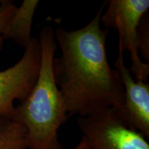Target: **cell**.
<instances>
[{
	"label": "cell",
	"mask_w": 149,
	"mask_h": 149,
	"mask_svg": "<svg viewBox=\"0 0 149 149\" xmlns=\"http://www.w3.org/2000/svg\"><path fill=\"white\" fill-rule=\"evenodd\" d=\"M74 149H89L88 141L86 140V139L84 137L82 136V137H81L79 144L77 145V146H76Z\"/></svg>",
	"instance_id": "11"
},
{
	"label": "cell",
	"mask_w": 149,
	"mask_h": 149,
	"mask_svg": "<svg viewBox=\"0 0 149 149\" xmlns=\"http://www.w3.org/2000/svg\"><path fill=\"white\" fill-rule=\"evenodd\" d=\"M38 4V0H24L19 7H16L2 35L3 40H11L24 47L29 44L33 38L31 28Z\"/></svg>",
	"instance_id": "7"
},
{
	"label": "cell",
	"mask_w": 149,
	"mask_h": 149,
	"mask_svg": "<svg viewBox=\"0 0 149 149\" xmlns=\"http://www.w3.org/2000/svg\"><path fill=\"white\" fill-rule=\"evenodd\" d=\"M77 125L89 149H149L148 139L126 125L115 108L79 117Z\"/></svg>",
	"instance_id": "4"
},
{
	"label": "cell",
	"mask_w": 149,
	"mask_h": 149,
	"mask_svg": "<svg viewBox=\"0 0 149 149\" xmlns=\"http://www.w3.org/2000/svg\"><path fill=\"white\" fill-rule=\"evenodd\" d=\"M107 3L81 29L55 31L61 55L53 59L54 77L69 115L86 117L110 108L121 111L124 106L122 81L108 60L109 29H102L100 23Z\"/></svg>",
	"instance_id": "1"
},
{
	"label": "cell",
	"mask_w": 149,
	"mask_h": 149,
	"mask_svg": "<svg viewBox=\"0 0 149 149\" xmlns=\"http://www.w3.org/2000/svg\"><path fill=\"white\" fill-rule=\"evenodd\" d=\"M100 23L105 29L118 32V51L130 52V72L137 81L148 82L149 64L144 62L137 51V29L141 18L148 12V0H109Z\"/></svg>",
	"instance_id": "3"
},
{
	"label": "cell",
	"mask_w": 149,
	"mask_h": 149,
	"mask_svg": "<svg viewBox=\"0 0 149 149\" xmlns=\"http://www.w3.org/2000/svg\"><path fill=\"white\" fill-rule=\"evenodd\" d=\"M137 51L140 58L149 62V15L143 16L137 29ZM144 61V62H145Z\"/></svg>",
	"instance_id": "9"
},
{
	"label": "cell",
	"mask_w": 149,
	"mask_h": 149,
	"mask_svg": "<svg viewBox=\"0 0 149 149\" xmlns=\"http://www.w3.org/2000/svg\"><path fill=\"white\" fill-rule=\"evenodd\" d=\"M16 7L13 2L10 0L0 1V51L2 49L4 40L2 35Z\"/></svg>",
	"instance_id": "10"
},
{
	"label": "cell",
	"mask_w": 149,
	"mask_h": 149,
	"mask_svg": "<svg viewBox=\"0 0 149 149\" xmlns=\"http://www.w3.org/2000/svg\"><path fill=\"white\" fill-rule=\"evenodd\" d=\"M41 62L39 40L33 37L14 66L0 71V115L13 118L14 102L26 100L36 83Z\"/></svg>",
	"instance_id": "5"
},
{
	"label": "cell",
	"mask_w": 149,
	"mask_h": 149,
	"mask_svg": "<svg viewBox=\"0 0 149 149\" xmlns=\"http://www.w3.org/2000/svg\"><path fill=\"white\" fill-rule=\"evenodd\" d=\"M115 67L120 77L124 93L122 110H116L126 125L148 139L149 84L135 80L124 63V52L119 51Z\"/></svg>",
	"instance_id": "6"
},
{
	"label": "cell",
	"mask_w": 149,
	"mask_h": 149,
	"mask_svg": "<svg viewBox=\"0 0 149 149\" xmlns=\"http://www.w3.org/2000/svg\"><path fill=\"white\" fill-rule=\"evenodd\" d=\"M38 40V77L26 100L15 108L12 119L25 128L27 149H63L58 130L70 115L54 77L53 63L57 48L55 31L50 26L43 27Z\"/></svg>",
	"instance_id": "2"
},
{
	"label": "cell",
	"mask_w": 149,
	"mask_h": 149,
	"mask_svg": "<svg viewBox=\"0 0 149 149\" xmlns=\"http://www.w3.org/2000/svg\"><path fill=\"white\" fill-rule=\"evenodd\" d=\"M0 149H27L24 126L10 117L0 115Z\"/></svg>",
	"instance_id": "8"
}]
</instances>
